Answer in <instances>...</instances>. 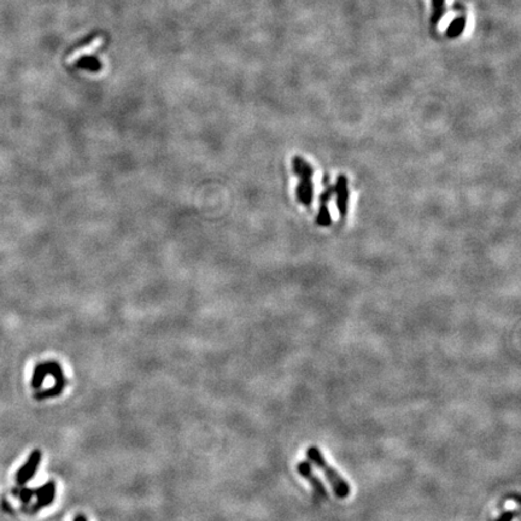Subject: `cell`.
<instances>
[{
  "label": "cell",
  "mask_w": 521,
  "mask_h": 521,
  "mask_svg": "<svg viewBox=\"0 0 521 521\" xmlns=\"http://www.w3.org/2000/svg\"><path fill=\"white\" fill-rule=\"evenodd\" d=\"M334 193L337 194V207L339 209L341 216H345L348 210V201H349V188H348V181L344 175L338 177Z\"/></svg>",
  "instance_id": "cell-6"
},
{
  "label": "cell",
  "mask_w": 521,
  "mask_h": 521,
  "mask_svg": "<svg viewBox=\"0 0 521 521\" xmlns=\"http://www.w3.org/2000/svg\"><path fill=\"white\" fill-rule=\"evenodd\" d=\"M42 454L40 450H34L31 454V456L28 457V460L26 461V463L23 464L21 468L18 469L17 474H16V482H17L18 485H24V484L31 480L33 477L35 476L36 469L39 468L40 462H41Z\"/></svg>",
  "instance_id": "cell-3"
},
{
  "label": "cell",
  "mask_w": 521,
  "mask_h": 521,
  "mask_svg": "<svg viewBox=\"0 0 521 521\" xmlns=\"http://www.w3.org/2000/svg\"><path fill=\"white\" fill-rule=\"evenodd\" d=\"M46 368H47V374H51L55 379V383L66 385V379L64 377V373H63V369L61 364L56 361H48V362H45Z\"/></svg>",
  "instance_id": "cell-9"
},
{
  "label": "cell",
  "mask_w": 521,
  "mask_h": 521,
  "mask_svg": "<svg viewBox=\"0 0 521 521\" xmlns=\"http://www.w3.org/2000/svg\"><path fill=\"white\" fill-rule=\"evenodd\" d=\"M46 376H47V368H46V364L45 363L36 364L32 378L33 389H40V387L42 386V383L45 381Z\"/></svg>",
  "instance_id": "cell-10"
},
{
  "label": "cell",
  "mask_w": 521,
  "mask_h": 521,
  "mask_svg": "<svg viewBox=\"0 0 521 521\" xmlns=\"http://www.w3.org/2000/svg\"><path fill=\"white\" fill-rule=\"evenodd\" d=\"M466 22L467 21L464 16H459V17H456L450 23L449 27H448V35L451 36V38H455V36L462 34L464 28H466Z\"/></svg>",
  "instance_id": "cell-11"
},
{
  "label": "cell",
  "mask_w": 521,
  "mask_h": 521,
  "mask_svg": "<svg viewBox=\"0 0 521 521\" xmlns=\"http://www.w3.org/2000/svg\"><path fill=\"white\" fill-rule=\"evenodd\" d=\"M432 3V13H431V22L436 27L446 13V0H431Z\"/></svg>",
  "instance_id": "cell-8"
},
{
  "label": "cell",
  "mask_w": 521,
  "mask_h": 521,
  "mask_svg": "<svg viewBox=\"0 0 521 521\" xmlns=\"http://www.w3.org/2000/svg\"><path fill=\"white\" fill-rule=\"evenodd\" d=\"M64 387H65V385L55 383V385H53L52 387H49V389L45 390V391H41V392H39V393H36L35 394V400L42 401V400H47V398L58 397L59 394L63 392Z\"/></svg>",
  "instance_id": "cell-12"
},
{
  "label": "cell",
  "mask_w": 521,
  "mask_h": 521,
  "mask_svg": "<svg viewBox=\"0 0 521 521\" xmlns=\"http://www.w3.org/2000/svg\"><path fill=\"white\" fill-rule=\"evenodd\" d=\"M297 472L301 477H303L308 483L310 484L311 487H313L314 492L316 493L318 497H324V499H327V490L325 485L321 482V479L314 474L313 467H311V463L307 462V461H302L297 464Z\"/></svg>",
  "instance_id": "cell-4"
},
{
  "label": "cell",
  "mask_w": 521,
  "mask_h": 521,
  "mask_svg": "<svg viewBox=\"0 0 521 521\" xmlns=\"http://www.w3.org/2000/svg\"><path fill=\"white\" fill-rule=\"evenodd\" d=\"M516 515H517L516 510H507V512L501 514L499 519L496 521H513L516 517Z\"/></svg>",
  "instance_id": "cell-14"
},
{
  "label": "cell",
  "mask_w": 521,
  "mask_h": 521,
  "mask_svg": "<svg viewBox=\"0 0 521 521\" xmlns=\"http://www.w3.org/2000/svg\"><path fill=\"white\" fill-rule=\"evenodd\" d=\"M13 495H15L16 497H18V499L21 500L24 504H28L29 502H31L32 497L34 496V490L26 489V487L24 489H21V490H13Z\"/></svg>",
  "instance_id": "cell-13"
},
{
  "label": "cell",
  "mask_w": 521,
  "mask_h": 521,
  "mask_svg": "<svg viewBox=\"0 0 521 521\" xmlns=\"http://www.w3.org/2000/svg\"><path fill=\"white\" fill-rule=\"evenodd\" d=\"M74 521H87V517L82 515V514H79V515H76L74 517Z\"/></svg>",
  "instance_id": "cell-15"
},
{
  "label": "cell",
  "mask_w": 521,
  "mask_h": 521,
  "mask_svg": "<svg viewBox=\"0 0 521 521\" xmlns=\"http://www.w3.org/2000/svg\"><path fill=\"white\" fill-rule=\"evenodd\" d=\"M34 496H36V502L31 508V513H38L45 507L51 506L56 496V485L52 480H49L39 489L34 490Z\"/></svg>",
  "instance_id": "cell-5"
},
{
  "label": "cell",
  "mask_w": 521,
  "mask_h": 521,
  "mask_svg": "<svg viewBox=\"0 0 521 521\" xmlns=\"http://www.w3.org/2000/svg\"><path fill=\"white\" fill-rule=\"evenodd\" d=\"M103 42H104V40H103L102 36L94 38L88 45H85V46H82V47L75 49V51L72 52L70 56H69L68 59H66V62H68L69 64H72V63L78 62L79 59L81 57H84V56L92 55V53H94L99 47H101V46L103 45Z\"/></svg>",
  "instance_id": "cell-7"
},
{
  "label": "cell",
  "mask_w": 521,
  "mask_h": 521,
  "mask_svg": "<svg viewBox=\"0 0 521 521\" xmlns=\"http://www.w3.org/2000/svg\"><path fill=\"white\" fill-rule=\"evenodd\" d=\"M307 457L308 460L310 461L311 463H314L315 466L317 467L321 472L324 473V476L326 477L328 484H330L332 490H333V493L336 497L340 500H345L350 496L351 487L349 483L344 479L343 477L340 476L339 472L337 469H334L333 467L331 466L330 463L327 462L326 459H325L322 451L318 449L317 446L311 445L307 449Z\"/></svg>",
  "instance_id": "cell-1"
},
{
  "label": "cell",
  "mask_w": 521,
  "mask_h": 521,
  "mask_svg": "<svg viewBox=\"0 0 521 521\" xmlns=\"http://www.w3.org/2000/svg\"><path fill=\"white\" fill-rule=\"evenodd\" d=\"M292 164H293L294 174L300 179V182H298L296 188L297 199L302 204H304L305 207H310L314 197V168L305 159L300 157V156L293 157Z\"/></svg>",
  "instance_id": "cell-2"
}]
</instances>
